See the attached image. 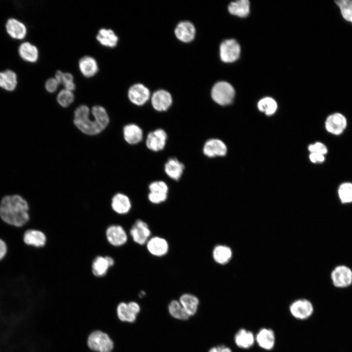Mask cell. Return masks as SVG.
I'll list each match as a JSON object with an SVG mask.
<instances>
[{"mask_svg":"<svg viewBox=\"0 0 352 352\" xmlns=\"http://www.w3.org/2000/svg\"><path fill=\"white\" fill-rule=\"evenodd\" d=\"M90 110L86 105L79 106L74 111V123L82 132L90 135L102 132L108 125L110 119L105 109L95 106L91 109L93 119L89 118Z\"/></svg>","mask_w":352,"mask_h":352,"instance_id":"1","label":"cell"},{"mask_svg":"<svg viewBox=\"0 0 352 352\" xmlns=\"http://www.w3.org/2000/svg\"><path fill=\"white\" fill-rule=\"evenodd\" d=\"M27 202L17 195L6 196L1 200L0 217L7 224L22 226L29 220Z\"/></svg>","mask_w":352,"mask_h":352,"instance_id":"2","label":"cell"},{"mask_svg":"<svg viewBox=\"0 0 352 352\" xmlns=\"http://www.w3.org/2000/svg\"><path fill=\"white\" fill-rule=\"evenodd\" d=\"M88 348L96 352H111L113 342L108 334L101 330L92 332L88 338Z\"/></svg>","mask_w":352,"mask_h":352,"instance_id":"3","label":"cell"},{"mask_svg":"<svg viewBox=\"0 0 352 352\" xmlns=\"http://www.w3.org/2000/svg\"><path fill=\"white\" fill-rule=\"evenodd\" d=\"M234 96V88L226 82H219L212 88L211 96L213 100L221 106L230 104L233 101Z\"/></svg>","mask_w":352,"mask_h":352,"instance_id":"4","label":"cell"},{"mask_svg":"<svg viewBox=\"0 0 352 352\" xmlns=\"http://www.w3.org/2000/svg\"><path fill=\"white\" fill-rule=\"evenodd\" d=\"M291 316L298 320H305L312 315L314 308L312 303L306 299H299L293 301L289 306Z\"/></svg>","mask_w":352,"mask_h":352,"instance_id":"5","label":"cell"},{"mask_svg":"<svg viewBox=\"0 0 352 352\" xmlns=\"http://www.w3.org/2000/svg\"><path fill=\"white\" fill-rule=\"evenodd\" d=\"M348 121L345 116L340 112H334L326 118L325 126L327 131L334 135L343 133L347 128Z\"/></svg>","mask_w":352,"mask_h":352,"instance_id":"6","label":"cell"},{"mask_svg":"<svg viewBox=\"0 0 352 352\" xmlns=\"http://www.w3.org/2000/svg\"><path fill=\"white\" fill-rule=\"evenodd\" d=\"M105 235L108 242L114 247L124 245L128 241V234L124 228L119 224H113L106 229Z\"/></svg>","mask_w":352,"mask_h":352,"instance_id":"7","label":"cell"},{"mask_svg":"<svg viewBox=\"0 0 352 352\" xmlns=\"http://www.w3.org/2000/svg\"><path fill=\"white\" fill-rule=\"evenodd\" d=\"M240 51L239 44L233 39L224 41L220 47V59L225 63H232L236 61L239 57Z\"/></svg>","mask_w":352,"mask_h":352,"instance_id":"8","label":"cell"},{"mask_svg":"<svg viewBox=\"0 0 352 352\" xmlns=\"http://www.w3.org/2000/svg\"><path fill=\"white\" fill-rule=\"evenodd\" d=\"M140 307L135 302L131 301L128 303L121 302L118 304L116 308L118 319L123 322L133 323L139 313Z\"/></svg>","mask_w":352,"mask_h":352,"instance_id":"9","label":"cell"},{"mask_svg":"<svg viewBox=\"0 0 352 352\" xmlns=\"http://www.w3.org/2000/svg\"><path fill=\"white\" fill-rule=\"evenodd\" d=\"M130 234L134 242L139 245H144L150 239L151 231L146 222L141 220H137L131 228Z\"/></svg>","mask_w":352,"mask_h":352,"instance_id":"10","label":"cell"},{"mask_svg":"<svg viewBox=\"0 0 352 352\" xmlns=\"http://www.w3.org/2000/svg\"><path fill=\"white\" fill-rule=\"evenodd\" d=\"M331 278L333 284L336 287H347L352 283V271L347 266H337L332 270Z\"/></svg>","mask_w":352,"mask_h":352,"instance_id":"11","label":"cell"},{"mask_svg":"<svg viewBox=\"0 0 352 352\" xmlns=\"http://www.w3.org/2000/svg\"><path fill=\"white\" fill-rule=\"evenodd\" d=\"M255 342L263 350L267 351L272 350L276 342L274 330L268 328L260 329L255 334Z\"/></svg>","mask_w":352,"mask_h":352,"instance_id":"12","label":"cell"},{"mask_svg":"<svg viewBox=\"0 0 352 352\" xmlns=\"http://www.w3.org/2000/svg\"><path fill=\"white\" fill-rule=\"evenodd\" d=\"M130 101L137 106L144 105L150 96L149 89L144 85L137 83L131 86L128 93Z\"/></svg>","mask_w":352,"mask_h":352,"instance_id":"13","label":"cell"},{"mask_svg":"<svg viewBox=\"0 0 352 352\" xmlns=\"http://www.w3.org/2000/svg\"><path fill=\"white\" fill-rule=\"evenodd\" d=\"M146 247L149 252L155 257L165 255L169 251L168 242L163 238L155 236L150 238L147 241Z\"/></svg>","mask_w":352,"mask_h":352,"instance_id":"14","label":"cell"},{"mask_svg":"<svg viewBox=\"0 0 352 352\" xmlns=\"http://www.w3.org/2000/svg\"><path fill=\"white\" fill-rule=\"evenodd\" d=\"M167 138V135L164 130L157 129L148 134L146 146L148 149L153 151H160L164 148Z\"/></svg>","mask_w":352,"mask_h":352,"instance_id":"15","label":"cell"},{"mask_svg":"<svg viewBox=\"0 0 352 352\" xmlns=\"http://www.w3.org/2000/svg\"><path fill=\"white\" fill-rule=\"evenodd\" d=\"M151 103L155 110L159 111H165L172 104V97L168 91L159 89L153 93Z\"/></svg>","mask_w":352,"mask_h":352,"instance_id":"16","label":"cell"},{"mask_svg":"<svg viewBox=\"0 0 352 352\" xmlns=\"http://www.w3.org/2000/svg\"><path fill=\"white\" fill-rule=\"evenodd\" d=\"M175 34L179 41L189 43L195 38L196 28L194 24L189 21L181 22L176 27Z\"/></svg>","mask_w":352,"mask_h":352,"instance_id":"17","label":"cell"},{"mask_svg":"<svg viewBox=\"0 0 352 352\" xmlns=\"http://www.w3.org/2000/svg\"><path fill=\"white\" fill-rule=\"evenodd\" d=\"M235 345L242 349H248L255 343V334L244 328H241L236 332L234 337Z\"/></svg>","mask_w":352,"mask_h":352,"instance_id":"18","label":"cell"},{"mask_svg":"<svg viewBox=\"0 0 352 352\" xmlns=\"http://www.w3.org/2000/svg\"><path fill=\"white\" fill-rule=\"evenodd\" d=\"M203 151L204 154L209 157L224 156L227 153V147L220 140L211 139L204 144Z\"/></svg>","mask_w":352,"mask_h":352,"instance_id":"19","label":"cell"},{"mask_svg":"<svg viewBox=\"0 0 352 352\" xmlns=\"http://www.w3.org/2000/svg\"><path fill=\"white\" fill-rule=\"evenodd\" d=\"M111 207L118 215H126L131 210L132 204L129 198L122 193H117L111 199Z\"/></svg>","mask_w":352,"mask_h":352,"instance_id":"20","label":"cell"},{"mask_svg":"<svg viewBox=\"0 0 352 352\" xmlns=\"http://www.w3.org/2000/svg\"><path fill=\"white\" fill-rule=\"evenodd\" d=\"M23 241L28 245L42 247L45 245L47 237L46 235L41 230L28 229L24 233Z\"/></svg>","mask_w":352,"mask_h":352,"instance_id":"21","label":"cell"},{"mask_svg":"<svg viewBox=\"0 0 352 352\" xmlns=\"http://www.w3.org/2000/svg\"><path fill=\"white\" fill-rule=\"evenodd\" d=\"M79 67L82 74L86 77L93 76L98 71L96 61L89 56H85L80 59Z\"/></svg>","mask_w":352,"mask_h":352,"instance_id":"22","label":"cell"},{"mask_svg":"<svg viewBox=\"0 0 352 352\" xmlns=\"http://www.w3.org/2000/svg\"><path fill=\"white\" fill-rule=\"evenodd\" d=\"M123 135L125 141L130 144H135L141 141L143 137L142 129L137 125L130 124L123 128Z\"/></svg>","mask_w":352,"mask_h":352,"instance_id":"23","label":"cell"},{"mask_svg":"<svg viewBox=\"0 0 352 352\" xmlns=\"http://www.w3.org/2000/svg\"><path fill=\"white\" fill-rule=\"evenodd\" d=\"M179 302L190 316L196 313L199 304L198 298L190 293L181 295L179 298Z\"/></svg>","mask_w":352,"mask_h":352,"instance_id":"24","label":"cell"},{"mask_svg":"<svg viewBox=\"0 0 352 352\" xmlns=\"http://www.w3.org/2000/svg\"><path fill=\"white\" fill-rule=\"evenodd\" d=\"M96 39L102 45L109 47H115L118 41V38L114 31L106 28H101L98 31Z\"/></svg>","mask_w":352,"mask_h":352,"instance_id":"25","label":"cell"},{"mask_svg":"<svg viewBox=\"0 0 352 352\" xmlns=\"http://www.w3.org/2000/svg\"><path fill=\"white\" fill-rule=\"evenodd\" d=\"M184 166L175 158L169 159L165 163L164 169L166 174L172 179L177 180L181 177Z\"/></svg>","mask_w":352,"mask_h":352,"instance_id":"26","label":"cell"},{"mask_svg":"<svg viewBox=\"0 0 352 352\" xmlns=\"http://www.w3.org/2000/svg\"><path fill=\"white\" fill-rule=\"evenodd\" d=\"M6 28L8 33L15 39H22L26 34V28L24 24L15 19L7 21Z\"/></svg>","mask_w":352,"mask_h":352,"instance_id":"27","label":"cell"},{"mask_svg":"<svg viewBox=\"0 0 352 352\" xmlns=\"http://www.w3.org/2000/svg\"><path fill=\"white\" fill-rule=\"evenodd\" d=\"M110 267L106 256H96L94 258L91 264L92 273L97 277L101 278L105 276Z\"/></svg>","mask_w":352,"mask_h":352,"instance_id":"28","label":"cell"},{"mask_svg":"<svg viewBox=\"0 0 352 352\" xmlns=\"http://www.w3.org/2000/svg\"><path fill=\"white\" fill-rule=\"evenodd\" d=\"M232 256L231 248L226 245H218L213 250V258L215 262L220 264H227L231 260Z\"/></svg>","mask_w":352,"mask_h":352,"instance_id":"29","label":"cell"},{"mask_svg":"<svg viewBox=\"0 0 352 352\" xmlns=\"http://www.w3.org/2000/svg\"><path fill=\"white\" fill-rule=\"evenodd\" d=\"M19 51L21 57L27 61L35 62L38 58L39 52L37 48L28 42L22 44Z\"/></svg>","mask_w":352,"mask_h":352,"instance_id":"30","label":"cell"},{"mask_svg":"<svg viewBox=\"0 0 352 352\" xmlns=\"http://www.w3.org/2000/svg\"><path fill=\"white\" fill-rule=\"evenodd\" d=\"M250 4L247 0H240L230 3L228 11L232 15L241 17L247 16L249 13Z\"/></svg>","mask_w":352,"mask_h":352,"instance_id":"31","label":"cell"},{"mask_svg":"<svg viewBox=\"0 0 352 352\" xmlns=\"http://www.w3.org/2000/svg\"><path fill=\"white\" fill-rule=\"evenodd\" d=\"M17 83V76L14 71L6 70L0 72V87L7 90H13Z\"/></svg>","mask_w":352,"mask_h":352,"instance_id":"32","label":"cell"},{"mask_svg":"<svg viewBox=\"0 0 352 352\" xmlns=\"http://www.w3.org/2000/svg\"><path fill=\"white\" fill-rule=\"evenodd\" d=\"M168 311L173 317L178 320H187L190 317L179 301L177 300H172L170 302L168 305Z\"/></svg>","mask_w":352,"mask_h":352,"instance_id":"33","label":"cell"},{"mask_svg":"<svg viewBox=\"0 0 352 352\" xmlns=\"http://www.w3.org/2000/svg\"><path fill=\"white\" fill-rule=\"evenodd\" d=\"M337 193L342 203L352 202V182H345L341 183L338 187Z\"/></svg>","mask_w":352,"mask_h":352,"instance_id":"34","label":"cell"},{"mask_svg":"<svg viewBox=\"0 0 352 352\" xmlns=\"http://www.w3.org/2000/svg\"><path fill=\"white\" fill-rule=\"evenodd\" d=\"M55 78L59 84L64 86L65 89L71 91L75 89V85L74 83L73 77L71 74L58 70L55 73Z\"/></svg>","mask_w":352,"mask_h":352,"instance_id":"35","label":"cell"},{"mask_svg":"<svg viewBox=\"0 0 352 352\" xmlns=\"http://www.w3.org/2000/svg\"><path fill=\"white\" fill-rule=\"evenodd\" d=\"M258 108L260 111L264 112L267 115H271L275 112L277 104L273 98L265 97L259 101Z\"/></svg>","mask_w":352,"mask_h":352,"instance_id":"36","label":"cell"},{"mask_svg":"<svg viewBox=\"0 0 352 352\" xmlns=\"http://www.w3.org/2000/svg\"><path fill=\"white\" fill-rule=\"evenodd\" d=\"M335 3L343 19L352 23V0H338L335 1Z\"/></svg>","mask_w":352,"mask_h":352,"instance_id":"37","label":"cell"},{"mask_svg":"<svg viewBox=\"0 0 352 352\" xmlns=\"http://www.w3.org/2000/svg\"><path fill=\"white\" fill-rule=\"evenodd\" d=\"M74 96L72 91L63 89L57 95V100L60 106L66 108L68 107L74 101Z\"/></svg>","mask_w":352,"mask_h":352,"instance_id":"38","label":"cell"},{"mask_svg":"<svg viewBox=\"0 0 352 352\" xmlns=\"http://www.w3.org/2000/svg\"><path fill=\"white\" fill-rule=\"evenodd\" d=\"M149 189L150 192L167 194L168 193V187L163 181H155L151 183Z\"/></svg>","mask_w":352,"mask_h":352,"instance_id":"39","label":"cell"},{"mask_svg":"<svg viewBox=\"0 0 352 352\" xmlns=\"http://www.w3.org/2000/svg\"><path fill=\"white\" fill-rule=\"evenodd\" d=\"M308 151L311 153H319L325 155L328 152L327 146L323 143L316 142L310 144L308 147Z\"/></svg>","mask_w":352,"mask_h":352,"instance_id":"40","label":"cell"},{"mask_svg":"<svg viewBox=\"0 0 352 352\" xmlns=\"http://www.w3.org/2000/svg\"><path fill=\"white\" fill-rule=\"evenodd\" d=\"M168 197V194L158 193L150 192L148 195L149 201L154 204H158L165 201Z\"/></svg>","mask_w":352,"mask_h":352,"instance_id":"41","label":"cell"},{"mask_svg":"<svg viewBox=\"0 0 352 352\" xmlns=\"http://www.w3.org/2000/svg\"><path fill=\"white\" fill-rule=\"evenodd\" d=\"M59 83L54 78L48 79L45 84V88L47 91L50 93L55 91L59 86Z\"/></svg>","mask_w":352,"mask_h":352,"instance_id":"42","label":"cell"},{"mask_svg":"<svg viewBox=\"0 0 352 352\" xmlns=\"http://www.w3.org/2000/svg\"><path fill=\"white\" fill-rule=\"evenodd\" d=\"M309 157L310 161L314 163H321L325 160V155L319 153H311Z\"/></svg>","mask_w":352,"mask_h":352,"instance_id":"43","label":"cell"},{"mask_svg":"<svg viewBox=\"0 0 352 352\" xmlns=\"http://www.w3.org/2000/svg\"><path fill=\"white\" fill-rule=\"evenodd\" d=\"M208 352H232V351L229 347L222 345L211 348Z\"/></svg>","mask_w":352,"mask_h":352,"instance_id":"44","label":"cell"},{"mask_svg":"<svg viewBox=\"0 0 352 352\" xmlns=\"http://www.w3.org/2000/svg\"><path fill=\"white\" fill-rule=\"evenodd\" d=\"M7 251V246L5 243L0 239V260L2 259Z\"/></svg>","mask_w":352,"mask_h":352,"instance_id":"45","label":"cell"},{"mask_svg":"<svg viewBox=\"0 0 352 352\" xmlns=\"http://www.w3.org/2000/svg\"><path fill=\"white\" fill-rule=\"evenodd\" d=\"M106 257L110 267L113 266L115 263L114 259L110 256H106Z\"/></svg>","mask_w":352,"mask_h":352,"instance_id":"46","label":"cell"}]
</instances>
